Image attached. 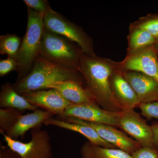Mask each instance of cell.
I'll use <instances>...</instances> for the list:
<instances>
[{"instance_id":"1","label":"cell","mask_w":158,"mask_h":158,"mask_svg":"<svg viewBox=\"0 0 158 158\" xmlns=\"http://www.w3.org/2000/svg\"><path fill=\"white\" fill-rule=\"evenodd\" d=\"M116 68V62L83 53L78 69L85 79L86 88L99 106L107 111L121 112L110 85V78Z\"/></svg>"},{"instance_id":"2","label":"cell","mask_w":158,"mask_h":158,"mask_svg":"<svg viewBox=\"0 0 158 158\" xmlns=\"http://www.w3.org/2000/svg\"><path fill=\"white\" fill-rule=\"evenodd\" d=\"M67 81H75L85 85V79L78 69L51 62L40 56L28 74L12 86L21 94L47 89L51 85Z\"/></svg>"},{"instance_id":"3","label":"cell","mask_w":158,"mask_h":158,"mask_svg":"<svg viewBox=\"0 0 158 158\" xmlns=\"http://www.w3.org/2000/svg\"><path fill=\"white\" fill-rule=\"evenodd\" d=\"M27 31L15 59L18 63L17 81L24 77L40 56V47L44 26V15L27 7Z\"/></svg>"},{"instance_id":"4","label":"cell","mask_w":158,"mask_h":158,"mask_svg":"<svg viewBox=\"0 0 158 158\" xmlns=\"http://www.w3.org/2000/svg\"><path fill=\"white\" fill-rule=\"evenodd\" d=\"M83 53L76 43L44 27L40 56L57 64L78 69Z\"/></svg>"},{"instance_id":"5","label":"cell","mask_w":158,"mask_h":158,"mask_svg":"<svg viewBox=\"0 0 158 158\" xmlns=\"http://www.w3.org/2000/svg\"><path fill=\"white\" fill-rule=\"evenodd\" d=\"M44 23L46 29L75 43L84 53L95 55L92 39L85 31L51 7L44 15Z\"/></svg>"},{"instance_id":"6","label":"cell","mask_w":158,"mask_h":158,"mask_svg":"<svg viewBox=\"0 0 158 158\" xmlns=\"http://www.w3.org/2000/svg\"><path fill=\"white\" fill-rule=\"evenodd\" d=\"M40 127L31 130V139L28 142L17 141L6 135H3L4 140L8 147L19 158H52L50 137Z\"/></svg>"},{"instance_id":"7","label":"cell","mask_w":158,"mask_h":158,"mask_svg":"<svg viewBox=\"0 0 158 158\" xmlns=\"http://www.w3.org/2000/svg\"><path fill=\"white\" fill-rule=\"evenodd\" d=\"M116 67L123 71H135L144 74L158 82V50L155 44L133 53L128 54Z\"/></svg>"},{"instance_id":"8","label":"cell","mask_w":158,"mask_h":158,"mask_svg":"<svg viewBox=\"0 0 158 158\" xmlns=\"http://www.w3.org/2000/svg\"><path fill=\"white\" fill-rule=\"evenodd\" d=\"M122 112L107 111L97 103L72 104L60 117H74L81 120L118 127Z\"/></svg>"},{"instance_id":"9","label":"cell","mask_w":158,"mask_h":158,"mask_svg":"<svg viewBox=\"0 0 158 158\" xmlns=\"http://www.w3.org/2000/svg\"><path fill=\"white\" fill-rule=\"evenodd\" d=\"M62 120L73 123L85 125L96 131L99 137L106 142L131 155L137 150L142 147L135 139L130 138L125 133L116 129L112 126L102 123L81 120L74 117H60Z\"/></svg>"},{"instance_id":"10","label":"cell","mask_w":158,"mask_h":158,"mask_svg":"<svg viewBox=\"0 0 158 158\" xmlns=\"http://www.w3.org/2000/svg\"><path fill=\"white\" fill-rule=\"evenodd\" d=\"M118 127L132 137L142 147H156L151 126L134 110L123 111Z\"/></svg>"},{"instance_id":"11","label":"cell","mask_w":158,"mask_h":158,"mask_svg":"<svg viewBox=\"0 0 158 158\" xmlns=\"http://www.w3.org/2000/svg\"><path fill=\"white\" fill-rule=\"evenodd\" d=\"M20 95L31 104L59 117L63 115L66 107L72 104L53 89L28 91Z\"/></svg>"},{"instance_id":"12","label":"cell","mask_w":158,"mask_h":158,"mask_svg":"<svg viewBox=\"0 0 158 158\" xmlns=\"http://www.w3.org/2000/svg\"><path fill=\"white\" fill-rule=\"evenodd\" d=\"M122 72L135 92L140 104L158 101V82L155 80L138 72Z\"/></svg>"},{"instance_id":"13","label":"cell","mask_w":158,"mask_h":158,"mask_svg":"<svg viewBox=\"0 0 158 158\" xmlns=\"http://www.w3.org/2000/svg\"><path fill=\"white\" fill-rule=\"evenodd\" d=\"M110 85L113 95L122 111L138 107L140 102L135 92L125 78L122 71L116 66L111 76Z\"/></svg>"},{"instance_id":"14","label":"cell","mask_w":158,"mask_h":158,"mask_svg":"<svg viewBox=\"0 0 158 158\" xmlns=\"http://www.w3.org/2000/svg\"><path fill=\"white\" fill-rule=\"evenodd\" d=\"M53 113L44 110L37 109L34 112L20 116L17 122L6 134L12 139L23 137L30 129L41 126L44 123L52 118Z\"/></svg>"},{"instance_id":"15","label":"cell","mask_w":158,"mask_h":158,"mask_svg":"<svg viewBox=\"0 0 158 158\" xmlns=\"http://www.w3.org/2000/svg\"><path fill=\"white\" fill-rule=\"evenodd\" d=\"M48 89L57 90L72 104L97 103L85 84L80 82L75 81L60 82L49 86Z\"/></svg>"},{"instance_id":"16","label":"cell","mask_w":158,"mask_h":158,"mask_svg":"<svg viewBox=\"0 0 158 158\" xmlns=\"http://www.w3.org/2000/svg\"><path fill=\"white\" fill-rule=\"evenodd\" d=\"M44 124L46 126H54L65 129L70 130L81 134L88 141L97 145L107 148H117L112 144L106 142L98 135L96 131L92 128L80 123L69 122L65 120L51 118L46 120Z\"/></svg>"},{"instance_id":"17","label":"cell","mask_w":158,"mask_h":158,"mask_svg":"<svg viewBox=\"0 0 158 158\" xmlns=\"http://www.w3.org/2000/svg\"><path fill=\"white\" fill-rule=\"evenodd\" d=\"M0 107L13 108L24 111H34L38 108L31 104L23 97L16 92L11 83H6L2 85L0 92Z\"/></svg>"},{"instance_id":"18","label":"cell","mask_w":158,"mask_h":158,"mask_svg":"<svg viewBox=\"0 0 158 158\" xmlns=\"http://www.w3.org/2000/svg\"><path fill=\"white\" fill-rule=\"evenodd\" d=\"M81 154L82 158H133L121 149L101 147L89 141L82 145Z\"/></svg>"},{"instance_id":"19","label":"cell","mask_w":158,"mask_h":158,"mask_svg":"<svg viewBox=\"0 0 158 158\" xmlns=\"http://www.w3.org/2000/svg\"><path fill=\"white\" fill-rule=\"evenodd\" d=\"M128 37V54L138 51L155 44L156 39L147 31L132 26Z\"/></svg>"},{"instance_id":"20","label":"cell","mask_w":158,"mask_h":158,"mask_svg":"<svg viewBox=\"0 0 158 158\" xmlns=\"http://www.w3.org/2000/svg\"><path fill=\"white\" fill-rule=\"evenodd\" d=\"M22 40L15 34L0 36V53L15 59Z\"/></svg>"},{"instance_id":"21","label":"cell","mask_w":158,"mask_h":158,"mask_svg":"<svg viewBox=\"0 0 158 158\" xmlns=\"http://www.w3.org/2000/svg\"><path fill=\"white\" fill-rule=\"evenodd\" d=\"M24 111L13 109L3 108L0 109V132L6 135L17 122Z\"/></svg>"},{"instance_id":"22","label":"cell","mask_w":158,"mask_h":158,"mask_svg":"<svg viewBox=\"0 0 158 158\" xmlns=\"http://www.w3.org/2000/svg\"><path fill=\"white\" fill-rule=\"evenodd\" d=\"M132 26L147 31L156 39L158 38V16L142 19Z\"/></svg>"},{"instance_id":"23","label":"cell","mask_w":158,"mask_h":158,"mask_svg":"<svg viewBox=\"0 0 158 158\" xmlns=\"http://www.w3.org/2000/svg\"><path fill=\"white\" fill-rule=\"evenodd\" d=\"M138 108L141 110L142 115L147 119H158V101L141 103Z\"/></svg>"},{"instance_id":"24","label":"cell","mask_w":158,"mask_h":158,"mask_svg":"<svg viewBox=\"0 0 158 158\" xmlns=\"http://www.w3.org/2000/svg\"><path fill=\"white\" fill-rule=\"evenodd\" d=\"M23 2L27 7L44 15L51 8L49 3L47 0H24Z\"/></svg>"},{"instance_id":"25","label":"cell","mask_w":158,"mask_h":158,"mask_svg":"<svg viewBox=\"0 0 158 158\" xmlns=\"http://www.w3.org/2000/svg\"><path fill=\"white\" fill-rule=\"evenodd\" d=\"M18 63L16 59L10 57L0 60V76H6L12 71L16 70Z\"/></svg>"},{"instance_id":"26","label":"cell","mask_w":158,"mask_h":158,"mask_svg":"<svg viewBox=\"0 0 158 158\" xmlns=\"http://www.w3.org/2000/svg\"><path fill=\"white\" fill-rule=\"evenodd\" d=\"M133 158H158L157 148L141 147L131 155Z\"/></svg>"},{"instance_id":"27","label":"cell","mask_w":158,"mask_h":158,"mask_svg":"<svg viewBox=\"0 0 158 158\" xmlns=\"http://www.w3.org/2000/svg\"><path fill=\"white\" fill-rule=\"evenodd\" d=\"M153 134L154 142L155 146L158 148V123H155L151 125Z\"/></svg>"},{"instance_id":"28","label":"cell","mask_w":158,"mask_h":158,"mask_svg":"<svg viewBox=\"0 0 158 158\" xmlns=\"http://www.w3.org/2000/svg\"><path fill=\"white\" fill-rule=\"evenodd\" d=\"M155 46L156 48L158 50V38H157L156 39V41Z\"/></svg>"},{"instance_id":"29","label":"cell","mask_w":158,"mask_h":158,"mask_svg":"<svg viewBox=\"0 0 158 158\" xmlns=\"http://www.w3.org/2000/svg\"><path fill=\"white\" fill-rule=\"evenodd\" d=\"M0 158H3L2 157V156H1V157H0Z\"/></svg>"}]
</instances>
